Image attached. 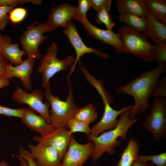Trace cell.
I'll list each match as a JSON object with an SVG mask.
<instances>
[{
  "label": "cell",
  "instance_id": "10",
  "mask_svg": "<svg viewBox=\"0 0 166 166\" xmlns=\"http://www.w3.org/2000/svg\"><path fill=\"white\" fill-rule=\"evenodd\" d=\"M63 33L67 37L70 43L74 48L76 57L70 69V75L75 71L77 63L84 54L92 53L101 58L107 59L110 58L109 55L97 49L87 46L83 43L79 35L76 26L71 21L63 27Z\"/></svg>",
  "mask_w": 166,
  "mask_h": 166
},
{
  "label": "cell",
  "instance_id": "23",
  "mask_svg": "<svg viewBox=\"0 0 166 166\" xmlns=\"http://www.w3.org/2000/svg\"><path fill=\"white\" fill-rule=\"evenodd\" d=\"M149 10L160 22L166 25V0H143Z\"/></svg>",
  "mask_w": 166,
  "mask_h": 166
},
{
  "label": "cell",
  "instance_id": "11",
  "mask_svg": "<svg viewBox=\"0 0 166 166\" xmlns=\"http://www.w3.org/2000/svg\"><path fill=\"white\" fill-rule=\"evenodd\" d=\"M94 148L93 142L88 141L86 144H80L73 135L68 148L59 166L83 165L89 159Z\"/></svg>",
  "mask_w": 166,
  "mask_h": 166
},
{
  "label": "cell",
  "instance_id": "27",
  "mask_svg": "<svg viewBox=\"0 0 166 166\" xmlns=\"http://www.w3.org/2000/svg\"><path fill=\"white\" fill-rule=\"evenodd\" d=\"M112 17L109 11L105 9H102L97 13L95 16L96 21L98 24H104L107 30L113 31L112 29L115 23L112 20Z\"/></svg>",
  "mask_w": 166,
  "mask_h": 166
},
{
  "label": "cell",
  "instance_id": "37",
  "mask_svg": "<svg viewBox=\"0 0 166 166\" xmlns=\"http://www.w3.org/2000/svg\"><path fill=\"white\" fill-rule=\"evenodd\" d=\"M8 60L0 51V79L5 78Z\"/></svg>",
  "mask_w": 166,
  "mask_h": 166
},
{
  "label": "cell",
  "instance_id": "16",
  "mask_svg": "<svg viewBox=\"0 0 166 166\" xmlns=\"http://www.w3.org/2000/svg\"><path fill=\"white\" fill-rule=\"evenodd\" d=\"M81 24L83 25L84 29L90 36L105 44L113 46L116 53H122V43L117 33L99 28L90 23L87 18Z\"/></svg>",
  "mask_w": 166,
  "mask_h": 166
},
{
  "label": "cell",
  "instance_id": "28",
  "mask_svg": "<svg viewBox=\"0 0 166 166\" xmlns=\"http://www.w3.org/2000/svg\"><path fill=\"white\" fill-rule=\"evenodd\" d=\"M137 159L144 161H150L152 165L156 166H166V152L153 155H139Z\"/></svg>",
  "mask_w": 166,
  "mask_h": 166
},
{
  "label": "cell",
  "instance_id": "31",
  "mask_svg": "<svg viewBox=\"0 0 166 166\" xmlns=\"http://www.w3.org/2000/svg\"><path fill=\"white\" fill-rule=\"evenodd\" d=\"M27 109H12L0 105V114L22 118Z\"/></svg>",
  "mask_w": 166,
  "mask_h": 166
},
{
  "label": "cell",
  "instance_id": "8",
  "mask_svg": "<svg viewBox=\"0 0 166 166\" xmlns=\"http://www.w3.org/2000/svg\"><path fill=\"white\" fill-rule=\"evenodd\" d=\"M39 21L27 26L22 35L20 37V43L22 45L23 50L27 54L28 57H33L36 60L42 56L39 51V46L47 37L43 34L49 32V29L45 23Z\"/></svg>",
  "mask_w": 166,
  "mask_h": 166
},
{
  "label": "cell",
  "instance_id": "29",
  "mask_svg": "<svg viewBox=\"0 0 166 166\" xmlns=\"http://www.w3.org/2000/svg\"><path fill=\"white\" fill-rule=\"evenodd\" d=\"M90 8L89 0H78V5L77 7V11L74 19L81 24L82 22L87 18L86 13Z\"/></svg>",
  "mask_w": 166,
  "mask_h": 166
},
{
  "label": "cell",
  "instance_id": "25",
  "mask_svg": "<svg viewBox=\"0 0 166 166\" xmlns=\"http://www.w3.org/2000/svg\"><path fill=\"white\" fill-rule=\"evenodd\" d=\"M67 125L68 128H69V132L71 134L75 132H81L88 136L91 133V130L89 127V124L74 117L68 121Z\"/></svg>",
  "mask_w": 166,
  "mask_h": 166
},
{
  "label": "cell",
  "instance_id": "15",
  "mask_svg": "<svg viewBox=\"0 0 166 166\" xmlns=\"http://www.w3.org/2000/svg\"><path fill=\"white\" fill-rule=\"evenodd\" d=\"M36 61L34 58L28 57L18 65L13 66L8 64L6 66L5 78L8 79L13 77L19 78L24 88L27 90H31L32 88L30 77L34 71L33 66Z\"/></svg>",
  "mask_w": 166,
  "mask_h": 166
},
{
  "label": "cell",
  "instance_id": "1",
  "mask_svg": "<svg viewBox=\"0 0 166 166\" xmlns=\"http://www.w3.org/2000/svg\"><path fill=\"white\" fill-rule=\"evenodd\" d=\"M166 71V63H159L154 68L144 71L126 84L115 88L117 93L129 94L134 99V104L129 111L130 119H135L137 115L148 109L149 99L155 92L159 77Z\"/></svg>",
  "mask_w": 166,
  "mask_h": 166
},
{
  "label": "cell",
  "instance_id": "20",
  "mask_svg": "<svg viewBox=\"0 0 166 166\" xmlns=\"http://www.w3.org/2000/svg\"><path fill=\"white\" fill-rule=\"evenodd\" d=\"M115 7L120 14H128L145 17L149 9L143 0H116Z\"/></svg>",
  "mask_w": 166,
  "mask_h": 166
},
{
  "label": "cell",
  "instance_id": "38",
  "mask_svg": "<svg viewBox=\"0 0 166 166\" xmlns=\"http://www.w3.org/2000/svg\"><path fill=\"white\" fill-rule=\"evenodd\" d=\"M151 165L150 163L137 159L134 162L132 166H150Z\"/></svg>",
  "mask_w": 166,
  "mask_h": 166
},
{
  "label": "cell",
  "instance_id": "12",
  "mask_svg": "<svg viewBox=\"0 0 166 166\" xmlns=\"http://www.w3.org/2000/svg\"><path fill=\"white\" fill-rule=\"evenodd\" d=\"M72 135L67 128H55L51 133L43 136H34L33 140L39 144L55 148L62 160L68 148Z\"/></svg>",
  "mask_w": 166,
  "mask_h": 166
},
{
  "label": "cell",
  "instance_id": "3",
  "mask_svg": "<svg viewBox=\"0 0 166 166\" xmlns=\"http://www.w3.org/2000/svg\"><path fill=\"white\" fill-rule=\"evenodd\" d=\"M69 87L68 94L65 101L60 100L58 96L53 95L50 91L49 84L45 89L44 97L51 106L49 113L51 118L50 123L55 128H67V123L80 108L75 103L73 97L70 75L66 77Z\"/></svg>",
  "mask_w": 166,
  "mask_h": 166
},
{
  "label": "cell",
  "instance_id": "7",
  "mask_svg": "<svg viewBox=\"0 0 166 166\" xmlns=\"http://www.w3.org/2000/svg\"><path fill=\"white\" fill-rule=\"evenodd\" d=\"M142 125L154 136L155 141L166 137V98L156 97L151 106L150 113L146 116Z\"/></svg>",
  "mask_w": 166,
  "mask_h": 166
},
{
  "label": "cell",
  "instance_id": "4",
  "mask_svg": "<svg viewBox=\"0 0 166 166\" xmlns=\"http://www.w3.org/2000/svg\"><path fill=\"white\" fill-rule=\"evenodd\" d=\"M117 33L122 43V53H130L147 63L153 61L154 45L144 33L126 25L118 28Z\"/></svg>",
  "mask_w": 166,
  "mask_h": 166
},
{
  "label": "cell",
  "instance_id": "22",
  "mask_svg": "<svg viewBox=\"0 0 166 166\" xmlns=\"http://www.w3.org/2000/svg\"><path fill=\"white\" fill-rule=\"evenodd\" d=\"M118 20L120 22L124 23L132 29L140 32H144L147 27L146 17L126 13L120 14L118 16Z\"/></svg>",
  "mask_w": 166,
  "mask_h": 166
},
{
  "label": "cell",
  "instance_id": "30",
  "mask_svg": "<svg viewBox=\"0 0 166 166\" xmlns=\"http://www.w3.org/2000/svg\"><path fill=\"white\" fill-rule=\"evenodd\" d=\"M153 53L154 61L159 63L166 62V44L154 45Z\"/></svg>",
  "mask_w": 166,
  "mask_h": 166
},
{
  "label": "cell",
  "instance_id": "26",
  "mask_svg": "<svg viewBox=\"0 0 166 166\" xmlns=\"http://www.w3.org/2000/svg\"><path fill=\"white\" fill-rule=\"evenodd\" d=\"M16 157L18 158L20 166H38L31 154L30 150H25L23 145L20 146L18 154Z\"/></svg>",
  "mask_w": 166,
  "mask_h": 166
},
{
  "label": "cell",
  "instance_id": "9",
  "mask_svg": "<svg viewBox=\"0 0 166 166\" xmlns=\"http://www.w3.org/2000/svg\"><path fill=\"white\" fill-rule=\"evenodd\" d=\"M44 97L41 91L34 89L31 93H27L24 89L17 86L12 95V98L19 104H26L31 108L40 114L48 123L51 122L49 108L50 105L47 101L43 102Z\"/></svg>",
  "mask_w": 166,
  "mask_h": 166
},
{
  "label": "cell",
  "instance_id": "18",
  "mask_svg": "<svg viewBox=\"0 0 166 166\" xmlns=\"http://www.w3.org/2000/svg\"><path fill=\"white\" fill-rule=\"evenodd\" d=\"M145 17L147 27L144 33L152 41L154 45L166 44V25L159 21L149 10Z\"/></svg>",
  "mask_w": 166,
  "mask_h": 166
},
{
  "label": "cell",
  "instance_id": "32",
  "mask_svg": "<svg viewBox=\"0 0 166 166\" xmlns=\"http://www.w3.org/2000/svg\"><path fill=\"white\" fill-rule=\"evenodd\" d=\"M27 10L24 8H17L13 9L10 13L9 19L14 24L21 22L26 17Z\"/></svg>",
  "mask_w": 166,
  "mask_h": 166
},
{
  "label": "cell",
  "instance_id": "5",
  "mask_svg": "<svg viewBox=\"0 0 166 166\" xmlns=\"http://www.w3.org/2000/svg\"><path fill=\"white\" fill-rule=\"evenodd\" d=\"M58 47L56 43L53 42L48 48L46 53L44 55L38 67V72L42 73V85L45 88L50 83L49 81L55 74L66 70L74 61L72 56H68L63 60L58 59L57 56Z\"/></svg>",
  "mask_w": 166,
  "mask_h": 166
},
{
  "label": "cell",
  "instance_id": "6",
  "mask_svg": "<svg viewBox=\"0 0 166 166\" xmlns=\"http://www.w3.org/2000/svg\"><path fill=\"white\" fill-rule=\"evenodd\" d=\"M97 90L104 104V111L101 119L91 128L90 135L95 137L99 136L106 130H111L116 128L118 122L117 117L124 112L131 110L133 105L123 107L118 110H114L110 105L113 100V97L110 92L103 86L98 87Z\"/></svg>",
  "mask_w": 166,
  "mask_h": 166
},
{
  "label": "cell",
  "instance_id": "13",
  "mask_svg": "<svg viewBox=\"0 0 166 166\" xmlns=\"http://www.w3.org/2000/svg\"><path fill=\"white\" fill-rule=\"evenodd\" d=\"M77 6L68 3H63L52 8L45 23L49 32L54 31L59 27L63 28L73 19H74Z\"/></svg>",
  "mask_w": 166,
  "mask_h": 166
},
{
  "label": "cell",
  "instance_id": "40",
  "mask_svg": "<svg viewBox=\"0 0 166 166\" xmlns=\"http://www.w3.org/2000/svg\"><path fill=\"white\" fill-rule=\"evenodd\" d=\"M0 166H10V165L3 159L1 162H0Z\"/></svg>",
  "mask_w": 166,
  "mask_h": 166
},
{
  "label": "cell",
  "instance_id": "24",
  "mask_svg": "<svg viewBox=\"0 0 166 166\" xmlns=\"http://www.w3.org/2000/svg\"><path fill=\"white\" fill-rule=\"evenodd\" d=\"M98 114L93 103L79 108L73 117L89 124L96 121Z\"/></svg>",
  "mask_w": 166,
  "mask_h": 166
},
{
  "label": "cell",
  "instance_id": "43",
  "mask_svg": "<svg viewBox=\"0 0 166 166\" xmlns=\"http://www.w3.org/2000/svg\"></svg>",
  "mask_w": 166,
  "mask_h": 166
},
{
  "label": "cell",
  "instance_id": "41",
  "mask_svg": "<svg viewBox=\"0 0 166 166\" xmlns=\"http://www.w3.org/2000/svg\"><path fill=\"white\" fill-rule=\"evenodd\" d=\"M3 35L0 34V44L3 42Z\"/></svg>",
  "mask_w": 166,
  "mask_h": 166
},
{
  "label": "cell",
  "instance_id": "39",
  "mask_svg": "<svg viewBox=\"0 0 166 166\" xmlns=\"http://www.w3.org/2000/svg\"><path fill=\"white\" fill-rule=\"evenodd\" d=\"M10 84L9 79L6 78L0 79V89Z\"/></svg>",
  "mask_w": 166,
  "mask_h": 166
},
{
  "label": "cell",
  "instance_id": "14",
  "mask_svg": "<svg viewBox=\"0 0 166 166\" xmlns=\"http://www.w3.org/2000/svg\"><path fill=\"white\" fill-rule=\"evenodd\" d=\"M27 146L38 166H59L61 160L57 151L52 147L28 142Z\"/></svg>",
  "mask_w": 166,
  "mask_h": 166
},
{
  "label": "cell",
  "instance_id": "35",
  "mask_svg": "<svg viewBox=\"0 0 166 166\" xmlns=\"http://www.w3.org/2000/svg\"><path fill=\"white\" fill-rule=\"evenodd\" d=\"M156 97H166V76H164L159 79L158 84L153 96Z\"/></svg>",
  "mask_w": 166,
  "mask_h": 166
},
{
  "label": "cell",
  "instance_id": "2",
  "mask_svg": "<svg viewBox=\"0 0 166 166\" xmlns=\"http://www.w3.org/2000/svg\"><path fill=\"white\" fill-rule=\"evenodd\" d=\"M129 111H126L120 115L118 124L113 129L103 132L97 137L90 135L87 136L88 141L93 142L94 145V149L90 156L94 162L97 161L105 152L110 155L116 152V148L119 147L121 143V140H117L118 138L121 137L124 140H127L128 130L141 117L130 119Z\"/></svg>",
  "mask_w": 166,
  "mask_h": 166
},
{
  "label": "cell",
  "instance_id": "42",
  "mask_svg": "<svg viewBox=\"0 0 166 166\" xmlns=\"http://www.w3.org/2000/svg\"><path fill=\"white\" fill-rule=\"evenodd\" d=\"M78 166H83V165H81Z\"/></svg>",
  "mask_w": 166,
  "mask_h": 166
},
{
  "label": "cell",
  "instance_id": "34",
  "mask_svg": "<svg viewBox=\"0 0 166 166\" xmlns=\"http://www.w3.org/2000/svg\"><path fill=\"white\" fill-rule=\"evenodd\" d=\"M90 8L97 12L102 9H105L109 11L110 10L111 0H89Z\"/></svg>",
  "mask_w": 166,
  "mask_h": 166
},
{
  "label": "cell",
  "instance_id": "36",
  "mask_svg": "<svg viewBox=\"0 0 166 166\" xmlns=\"http://www.w3.org/2000/svg\"><path fill=\"white\" fill-rule=\"evenodd\" d=\"M35 0H0V7L9 6L14 7L18 5H22L25 4L31 3L34 5Z\"/></svg>",
  "mask_w": 166,
  "mask_h": 166
},
{
  "label": "cell",
  "instance_id": "21",
  "mask_svg": "<svg viewBox=\"0 0 166 166\" xmlns=\"http://www.w3.org/2000/svg\"><path fill=\"white\" fill-rule=\"evenodd\" d=\"M140 145L134 138L129 136L128 143L121 154L120 160L115 166H132L137 160Z\"/></svg>",
  "mask_w": 166,
  "mask_h": 166
},
{
  "label": "cell",
  "instance_id": "19",
  "mask_svg": "<svg viewBox=\"0 0 166 166\" xmlns=\"http://www.w3.org/2000/svg\"><path fill=\"white\" fill-rule=\"evenodd\" d=\"M0 51L6 58L15 66L23 61L22 57L26 53L23 50L19 48V43H12L11 38L6 34L3 35L2 42L0 44Z\"/></svg>",
  "mask_w": 166,
  "mask_h": 166
},
{
  "label": "cell",
  "instance_id": "17",
  "mask_svg": "<svg viewBox=\"0 0 166 166\" xmlns=\"http://www.w3.org/2000/svg\"><path fill=\"white\" fill-rule=\"evenodd\" d=\"M35 111L31 109H27L21 118V122L30 129L43 136L53 132L55 129L50 123L47 122L41 115L36 114Z\"/></svg>",
  "mask_w": 166,
  "mask_h": 166
},
{
  "label": "cell",
  "instance_id": "33",
  "mask_svg": "<svg viewBox=\"0 0 166 166\" xmlns=\"http://www.w3.org/2000/svg\"><path fill=\"white\" fill-rule=\"evenodd\" d=\"M14 7L9 6L0 7V31L4 30L9 19L8 13L14 9Z\"/></svg>",
  "mask_w": 166,
  "mask_h": 166
}]
</instances>
